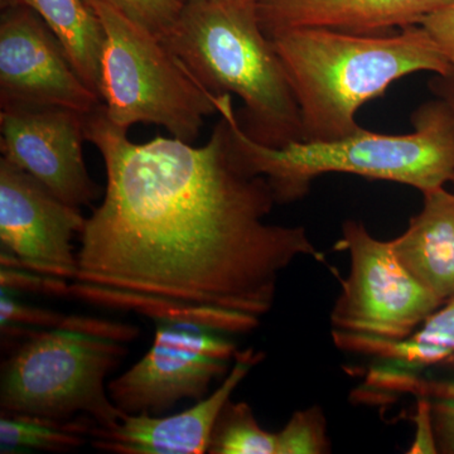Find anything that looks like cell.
Instances as JSON below:
<instances>
[{"instance_id": "3", "label": "cell", "mask_w": 454, "mask_h": 454, "mask_svg": "<svg viewBox=\"0 0 454 454\" xmlns=\"http://www.w3.org/2000/svg\"><path fill=\"white\" fill-rule=\"evenodd\" d=\"M216 107L229 121L245 167L268 179L277 203L303 199L316 178L331 173L395 182L422 193L454 182V114L438 98L415 110L413 133L394 136L363 128L342 139L304 140L282 148L260 145L245 133L231 95L217 97Z\"/></svg>"}, {"instance_id": "4", "label": "cell", "mask_w": 454, "mask_h": 454, "mask_svg": "<svg viewBox=\"0 0 454 454\" xmlns=\"http://www.w3.org/2000/svg\"><path fill=\"white\" fill-rule=\"evenodd\" d=\"M163 41L211 94L241 98L239 121L250 138L274 148L304 142L300 107L256 0H187Z\"/></svg>"}, {"instance_id": "12", "label": "cell", "mask_w": 454, "mask_h": 454, "mask_svg": "<svg viewBox=\"0 0 454 454\" xmlns=\"http://www.w3.org/2000/svg\"><path fill=\"white\" fill-rule=\"evenodd\" d=\"M262 354L253 348L236 354L234 365L210 396L182 413L155 417L124 414L114 428L94 427L90 437L98 450L118 454H202L207 452L212 429L232 393L258 365Z\"/></svg>"}, {"instance_id": "19", "label": "cell", "mask_w": 454, "mask_h": 454, "mask_svg": "<svg viewBox=\"0 0 454 454\" xmlns=\"http://www.w3.org/2000/svg\"><path fill=\"white\" fill-rule=\"evenodd\" d=\"M400 391L426 396L438 453L454 454V384L447 381H423L415 375L403 381Z\"/></svg>"}, {"instance_id": "15", "label": "cell", "mask_w": 454, "mask_h": 454, "mask_svg": "<svg viewBox=\"0 0 454 454\" xmlns=\"http://www.w3.org/2000/svg\"><path fill=\"white\" fill-rule=\"evenodd\" d=\"M340 351L375 358L387 372L413 373L442 365L454 355V297L442 304L408 339L389 342L333 333Z\"/></svg>"}, {"instance_id": "10", "label": "cell", "mask_w": 454, "mask_h": 454, "mask_svg": "<svg viewBox=\"0 0 454 454\" xmlns=\"http://www.w3.org/2000/svg\"><path fill=\"white\" fill-rule=\"evenodd\" d=\"M103 104L61 42L33 9L8 4L0 20V106H59L91 114Z\"/></svg>"}, {"instance_id": "25", "label": "cell", "mask_w": 454, "mask_h": 454, "mask_svg": "<svg viewBox=\"0 0 454 454\" xmlns=\"http://www.w3.org/2000/svg\"><path fill=\"white\" fill-rule=\"evenodd\" d=\"M441 366H446V367H448V369L453 370V372H454V355H453V356L447 358V360L444 361V363L442 364Z\"/></svg>"}, {"instance_id": "17", "label": "cell", "mask_w": 454, "mask_h": 454, "mask_svg": "<svg viewBox=\"0 0 454 454\" xmlns=\"http://www.w3.org/2000/svg\"><path fill=\"white\" fill-rule=\"evenodd\" d=\"M98 423L89 417L59 420L13 411H0V452L37 450L68 452L83 446Z\"/></svg>"}, {"instance_id": "9", "label": "cell", "mask_w": 454, "mask_h": 454, "mask_svg": "<svg viewBox=\"0 0 454 454\" xmlns=\"http://www.w3.org/2000/svg\"><path fill=\"white\" fill-rule=\"evenodd\" d=\"M85 217L49 188L4 157L0 158L2 267L28 269L42 276L74 279V235Z\"/></svg>"}, {"instance_id": "2", "label": "cell", "mask_w": 454, "mask_h": 454, "mask_svg": "<svg viewBox=\"0 0 454 454\" xmlns=\"http://www.w3.org/2000/svg\"><path fill=\"white\" fill-rule=\"evenodd\" d=\"M270 40L300 107L306 142L357 133L358 110L397 80L452 68L420 25L384 35L297 28Z\"/></svg>"}, {"instance_id": "18", "label": "cell", "mask_w": 454, "mask_h": 454, "mask_svg": "<svg viewBox=\"0 0 454 454\" xmlns=\"http://www.w3.org/2000/svg\"><path fill=\"white\" fill-rule=\"evenodd\" d=\"M207 453L279 454V435L260 427L252 406L229 400L212 429Z\"/></svg>"}, {"instance_id": "26", "label": "cell", "mask_w": 454, "mask_h": 454, "mask_svg": "<svg viewBox=\"0 0 454 454\" xmlns=\"http://www.w3.org/2000/svg\"><path fill=\"white\" fill-rule=\"evenodd\" d=\"M184 3H186V2H187V0H184Z\"/></svg>"}, {"instance_id": "8", "label": "cell", "mask_w": 454, "mask_h": 454, "mask_svg": "<svg viewBox=\"0 0 454 454\" xmlns=\"http://www.w3.org/2000/svg\"><path fill=\"white\" fill-rule=\"evenodd\" d=\"M153 345L107 393L125 414L160 417L184 399H205L211 382L229 370L238 348L221 331L181 319H155Z\"/></svg>"}, {"instance_id": "14", "label": "cell", "mask_w": 454, "mask_h": 454, "mask_svg": "<svg viewBox=\"0 0 454 454\" xmlns=\"http://www.w3.org/2000/svg\"><path fill=\"white\" fill-rule=\"evenodd\" d=\"M423 197L422 210L391 243L403 264L444 304L454 297V193L442 187Z\"/></svg>"}, {"instance_id": "13", "label": "cell", "mask_w": 454, "mask_h": 454, "mask_svg": "<svg viewBox=\"0 0 454 454\" xmlns=\"http://www.w3.org/2000/svg\"><path fill=\"white\" fill-rule=\"evenodd\" d=\"M454 0H256L260 26L269 38L297 28L384 35L418 26Z\"/></svg>"}, {"instance_id": "5", "label": "cell", "mask_w": 454, "mask_h": 454, "mask_svg": "<svg viewBox=\"0 0 454 454\" xmlns=\"http://www.w3.org/2000/svg\"><path fill=\"white\" fill-rule=\"evenodd\" d=\"M26 340L2 364L0 409L51 419L89 417L114 428L122 411L107 396L106 379L124 357L130 325L65 317L57 327L25 331Z\"/></svg>"}, {"instance_id": "1", "label": "cell", "mask_w": 454, "mask_h": 454, "mask_svg": "<svg viewBox=\"0 0 454 454\" xmlns=\"http://www.w3.org/2000/svg\"><path fill=\"white\" fill-rule=\"evenodd\" d=\"M127 134L103 104L86 116L107 184L80 234L68 294L230 333L232 315L260 321L273 309L293 262L324 260L303 226L268 223L273 188L245 167L225 116L202 146Z\"/></svg>"}, {"instance_id": "21", "label": "cell", "mask_w": 454, "mask_h": 454, "mask_svg": "<svg viewBox=\"0 0 454 454\" xmlns=\"http://www.w3.org/2000/svg\"><path fill=\"white\" fill-rule=\"evenodd\" d=\"M122 14L164 40L177 23L184 0H107Z\"/></svg>"}, {"instance_id": "16", "label": "cell", "mask_w": 454, "mask_h": 454, "mask_svg": "<svg viewBox=\"0 0 454 454\" xmlns=\"http://www.w3.org/2000/svg\"><path fill=\"white\" fill-rule=\"evenodd\" d=\"M27 5L44 20L80 74L100 98V66L104 31L100 20L85 0H13Z\"/></svg>"}, {"instance_id": "22", "label": "cell", "mask_w": 454, "mask_h": 454, "mask_svg": "<svg viewBox=\"0 0 454 454\" xmlns=\"http://www.w3.org/2000/svg\"><path fill=\"white\" fill-rule=\"evenodd\" d=\"M65 316L51 310L35 309L13 300L8 291L2 289L0 322L2 325H26L33 327L52 328L62 324Z\"/></svg>"}, {"instance_id": "20", "label": "cell", "mask_w": 454, "mask_h": 454, "mask_svg": "<svg viewBox=\"0 0 454 454\" xmlns=\"http://www.w3.org/2000/svg\"><path fill=\"white\" fill-rule=\"evenodd\" d=\"M279 435V454L330 452V439L324 411L318 406L295 411Z\"/></svg>"}, {"instance_id": "24", "label": "cell", "mask_w": 454, "mask_h": 454, "mask_svg": "<svg viewBox=\"0 0 454 454\" xmlns=\"http://www.w3.org/2000/svg\"><path fill=\"white\" fill-rule=\"evenodd\" d=\"M430 91L441 98L454 114V67L446 74H434L429 82Z\"/></svg>"}, {"instance_id": "7", "label": "cell", "mask_w": 454, "mask_h": 454, "mask_svg": "<svg viewBox=\"0 0 454 454\" xmlns=\"http://www.w3.org/2000/svg\"><path fill=\"white\" fill-rule=\"evenodd\" d=\"M337 247L349 270L333 312V333L396 342L408 339L442 301L403 264L391 240L375 238L363 221L348 220Z\"/></svg>"}, {"instance_id": "11", "label": "cell", "mask_w": 454, "mask_h": 454, "mask_svg": "<svg viewBox=\"0 0 454 454\" xmlns=\"http://www.w3.org/2000/svg\"><path fill=\"white\" fill-rule=\"evenodd\" d=\"M89 114L59 106H12L0 112L2 157L16 164L51 192L79 207L91 205L101 188L83 160Z\"/></svg>"}, {"instance_id": "23", "label": "cell", "mask_w": 454, "mask_h": 454, "mask_svg": "<svg viewBox=\"0 0 454 454\" xmlns=\"http://www.w3.org/2000/svg\"><path fill=\"white\" fill-rule=\"evenodd\" d=\"M420 26L428 32L454 67V2L432 12L424 18Z\"/></svg>"}, {"instance_id": "6", "label": "cell", "mask_w": 454, "mask_h": 454, "mask_svg": "<svg viewBox=\"0 0 454 454\" xmlns=\"http://www.w3.org/2000/svg\"><path fill=\"white\" fill-rule=\"evenodd\" d=\"M104 31L100 98L104 114L121 129L145 122L193 145L207 116L217 113L216 95L203 88L154 33L107 0H85Z\"/></svg>"}]
</instances>
